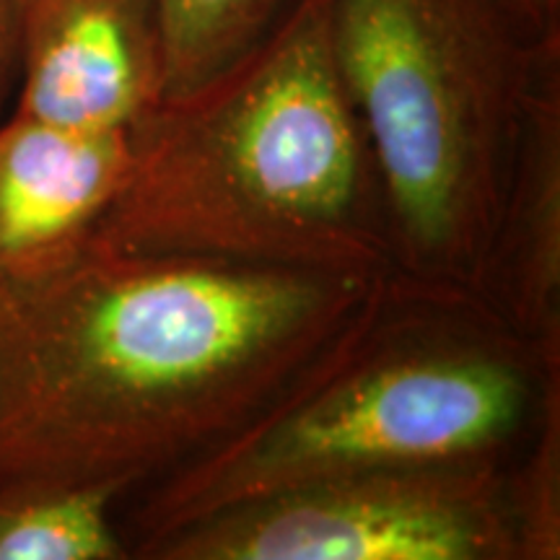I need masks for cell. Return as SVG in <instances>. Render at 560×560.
<instances>
[{
	"label": "cell",
	"instance_id": "cell-1",
	"mask_svg": "<svg viewBox=\"0 0 560 560\" xmlns=\"http://www.w3.org/2000/svg\"><path fill=\"white\" fill-rule=\"evenodd\" d=\"M380 278L115 255L0 283V490L128 499L206 457L304 374Z\"/></svg>",
	"mask_w": 560,
	"mask_h": 560
},
{
	"label": "cell",
	"instance_id": "cell-2",
	"mask_svg": "<svg viewBox=\"0 0 560 560\" xmlns=\"http://www.w3.org/2000/svg\"><path fill=\"white\" fill-rule=\"evenodd\" d=\"M130 166L91 244L380 278L387 195L330 42V0H296L247 55L128 130Z\"/></svg>",
	"mask_w": 560,
	"mask_h": 560
},
{
	"label": "cell",
	"instance_id": "cell-3",
	"mask_svg": "<svg viewBox=\"0 0 560 560\" xmlns=\"http://www.w3.org/2000/svg\"><path fill=\"white\" fill-rule=\"evenodd\" d=\"M560 392V342L516 332L467 289L389 272L247 429L130 493V558L202 516L376 470L514 465Z\"/></svg>",
	"mask_w": 560,
	"mask_h": 560
},
{
	"label": "cell",
	"instance_id": "cell-4",
	"mask_svg": "<svg viewBox=\"0 0 560 560\" xmlns=\"http://www.w3.org/2000/svg\"><path fill=\"white\" fill-rule=\"evenodd\" d=\"M330 42L382 174L395 272L470 291L560 32L514 0H330Z\"/></svg>",
	"mask_w": 560,
	"mask_h": 560
},
{
	"label": "cell",
	"instance_id": "cell-5",
	"mask_svg": "<svg viewBox=\"0 0 560 560\" xmlns=\"http://www.w3.org/2000/svg\"><path fill=\"white\" fill-rule=\"evenodd\" d=\"M511 465L342 475L221 509L138 560H522Z\"/></svg>",
	"mask_w": 560,
	"mask_h": 560
},
{
	"label": "cell",
	"instance_id": "cell-6",
	"mask_svg": "<svg viewBox=\"0 0 560 560\" xmlns=\"http://www.w3.org/2000/svg\"><path fill=\"white\" fill-rule=\"evenodd\" d=\"M164 96V0H30L13 112L130 130Z\"/></svg>",
	"mask_w": 560,
	"mask_h": 560
},
{
	"label": "cell",
	"instance_id": "cell-7",
	"mask_svg": "<svg viewBox=\"0 0 560 560\" xmlns=\"http://www.w3.org/2000/svg\"><path fill=\"white\" fill-rule=\"evenodd\" d=\"M128 166V130L68 128L13 109L0 117V283L75 260Z\"/></svg>",
	"mask_w": 560,
	"mask_h": 560
},
{
	"label": "cell",
	"instance_id": "cell-8",
	"mask_svg": "<svg viewBox=\"0 0 560 560\" xmlns=\"http://www.w3.org/2000/svg\"><path fill=\"white\" fill-rule=\"evenodd\" d=\"M470 293L540 342H560V62L532 91L499 219Z\"/></svg>",
	"mask_w": 560,
	"mask_h": 560
},
{
	"label": "cell",
	"instance_id": "cell-9",
	"mask_svg": "<svg viewBox=\"0 0 560 560\" xmlns=\"http://www.w3.org/2000/svg\"><path fill=\"white\" fill-rule=\"evenodd\" d=\"M112 486L0 490V560H128Z\"/></svg>",
	"mask_w": 560,
	"mask_h": 560
},
{
	"label": "cell",
	"instance_id": "cell-10",
	"mask_svg": "<svg viewBox=\"0 0 560 560\" xmlns=\"http://www.w3.org/2000/svg\"><path fill=\"white\" fill-rule=\"evenodd\" d=\"M296 0H164V96L182 94L247 55Z\"/></svg>",
	"mask_w": 560,
	"mask_h": 560
},
{
	"label": "cell",
	"instance_id": "cell-11",
	"mask_svg": "<svg viewBox=\"0 0 560 560\" xmlns=\"http://www.w3.org/2000/svg\"><path fill=\"white\" fill-rule=\"evenodd\" d=\"M522 560L560 558V392L545 405L540 423L509 470Z\"/></svg>",
	"mask_w": 560,
	"mask_h": 560
},
{
	"label": "cell",
	"instance_id": "cell-12",
	"mask_svg": "<svg viewBox=\"0 0 560 560\" xmlns=\"http://www.w3.org/2000/svg\"><path fill=\"white\" fill-rule=\"evenodd\" d=\"M26 9L30 0H0V117L9 115L16 100Z\"/></svg>",
	"mask_w": 560,
	"mask_h": 560
},
{
	"label": "cell",
	"instance_id": "cell-13",
	"mask_svg": "<svg viewBox=\"0 0 560 560\" xmlns=\"http://www.w3.org/2000/svg\"><path fill=\"white\" fill-rule=\"evenodd\" d=\"M532 24L542 32H560V0H514Z\"/></svg>",
	"mask_w": 560,
	"mask_h": 560
}]
</instances>
